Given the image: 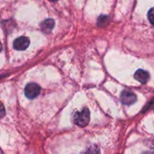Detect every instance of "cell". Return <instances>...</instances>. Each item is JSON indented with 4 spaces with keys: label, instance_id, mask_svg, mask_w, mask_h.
Here are the masks:
<instances>
[{
    "label": "cell",
    "instance_id": "1",
    "mask_svg": "<svg viewBox=\"0 0 154 154\" xmlns=\"http://www.w3.org/2000/svg\"><path fill=\"white\" fill-rule=\"evenodd\" d=\"M90 120V112L88 108H84L81 111L75 112L73 116V122L80 127H85Z\"/></svg>",
    "mask_w": 154,
    "mask_h": 154
},
{
    "label": "cell",
    "instance_id": "2",
    "mask_svg": "<svg viewBox=\"0 0 154 154\" xmlns=\"http://www.w3.org/2000/svg\"><path fill=\"white\" fill-rule=\"evenodd\" d=\"M41 91L40 86L36 83H29L24 90L25 95L29 99H34L39 94Z\"/></svg>",
    "mask_w": 154,
    "mask_h": 154
},
{
    "label": "cell",
    "instance_id": "3",
    "mask_svg": "<svg viewBox=\"0 0 154 154\" xmlns=\"http://www.w3.org/2000/svg\"><path fill=\"white\" fill-rule=\"evenodd\" d=\"M29 45V39L26 36H20L14 41L13 46L16 50L23 51L26 49Z\"/></svg>",
    "mask_w": 154,
    "mask_h": 154
},
{
    "label": "cell",
    "instance_id": "4",
    "mask_svg": "<svg viewBox=\"0 0 154 154\" xmlns=\"http://www.w3.org/2000/svg\"><path fill=\"white\" fill-rule=\"evenodd\" d=\"M120 100L123 104L131 105L136 101L137 97L133 92L129 91H123L121 94Z\"/></svg>",
    "mask_w": 154,
    "mask_h": 154
},
{
    "label": "cell",
    "instance_id": "5",
    "mask_svg": "<svg viewBox=\"0 0 154 154\" xmlns=\"http://www.w3.org/2000/svg\"><path fill=\"white\" fill-rule=\"evenodd\" d=\"M134 78L139 82H140L142 84H144L148 82V80H149V75L148 73V72L143 70V69H138L134 73Z\"/></svg>",
    "mask_w": 154,
    "mask_h": 154
},
{
    "label": "cell",
    "instance_id": "6",
    "mask_svg": "<svg viewBox=\"0 0 154 154\" xmlns=\"http://www.w3.org/2000/svg\"><path fill=\"white\" fill-rule=\"evenodd\" d=\"M54 26V21L52 19H47L41 23V29L45 33H49L51 32Z\"/></svg>",
    "mask_w": 154,
    "mask_h": 154
},
{
    "label": "cell",
    "instance_id": "7",
    "mask_svg": "<svg viewBox=\"0 0 154 154\" xmlns=\"http://www.w3.org/2000/svg\"><path fill=\"white\" fill-rule=\"evenodd\" d=\"M109 18L108 16L106 15H101L99 17L98 20H97V24L99 26H105L109 23Z\"/></svg>",
    "mask_w": 154,
    "mask_h": 154
},
{
    "label": "cell",
    "instance_id": "8",
    "mask_svg": "<svg viewBox=\"0 0 154 154\" xmlns=\"http://www.w3.org/2000/svg\"><path fill=\"white\" fill-rule=\"evenodd\" d=\"M84 154H100V150L96 145H92L85 150Z\"/></svg>",
    "mask_w": 154,
    "mask_h": 154
},
{
    "label": "cell",
    "instance_id": "9",
    "mask_svg": "<svg viewBox=\"0 0 154 154\" xmlns=\"http://www.w3.org/2000/svg\"><path fill=\"white\" fill-rule=\"evenodd\" d=\"M148 19H149V22L154 25V7L149 9V12H148Z\"/></svg>",
    "mask_w": 154,
    "mask_h": 154
},
{
    "label": "cell",
    "instance_id": "10",
    "mask_svg": "<svg viewBox=\"0 0 154 154\" xmlns=\"http://www.w3.org/2000/svg\"><path fill=\"white\" fill-rule=\"evenodd\" d=\"M5 109L4 107V105L2 104V103L0 101V118H2L5 116Z\"/></svg>",
    "mask_w": 154,
    "mask_h": 154
},
{
    "label": "cell",
    "instance_id": "11",
    "mask_svg": "<svg viewBox=\"0 0 154 154\" xmlns=\"http://www.w3.org/2000/svg\"><path fill=\"white\" fill-rule=\"evenodd\" d=\"M2 44H1V42H0V51H2Z\"/></svg>",
    "mask_w": 154,
    "mask_h": 154
},
{
    "label": "cell",
    "instance_id": "12",
    "mask_svg": "<svg viewBox=\"0 0 154 154\" xmlns=\"http://www.w3.org/2000/svg\"><path fill=\"white\" fill-rule=\"evenodd\" d=\"M49 1H51V2H56L57 0H49Z\"/></svg>",
    "mask_w": 154,
    "mask_h": 154
}]
</instances>
